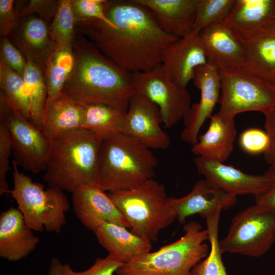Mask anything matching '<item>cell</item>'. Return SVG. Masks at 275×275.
I'll use <instances>...</instances> for the list:
<instances>
[{"mask_svg":"<svg viewBox=\"0 0 275 275\" xmlns=\"http://www.w3.org/2000/svg\"><path fill=\"white\" fill-rule=\"evenodd\" d=\"M236 196L217 187L206 179L199 180L191 190L181 198H168L167 203L180 223L199 214L206 218L219 210L228 209L237 202Z\"/></svg>","mask_w":275,"mask_h":275,"instance_id":"9a60e30c","label":"cell"},{"mask_svg":"<svg viewBox=\"0 0 275 275\" xmlns=\"http://www.w3.org/2000/svg\"><path fill=\"white\" fill-rule=\"evenodd\" d=\"M162 120L158 106L146 97L135 94L126 112L124 132L150 149L164 150L170 144L162 129Z\"/></svg>","mask_w":275,"mask_h":275,"instance_id":"5bb4252c","label":"cell"},{"mask_svg":"<svg viewBox=\"0 0 275 275\" xmlns=\"http://www.w3.org/2000/svg\"><path fill=\"white\" fill-rule=\"evenodd\" d=\"M105 191L95 183L84 185L72 193L76 217L85 227L93 231L105 221L128 228L127 222Z\"/></svg>","mask_w":275,"mask_h":275,"instance_id":"ac0fdd59","label":"cell"},{"mask_svg":"<svg viewBox=\"0 0 275 275\" xmlns=\"http://www.w3.org/2000/svg\"><path fill=\"white\" fill-rule=\"evenodd\" d=\"M194 85L200 90L199 101L192 104L183 118L184 128L181 133L182 141L194 145L199 132L211 114L221 94V80L218 69L209 63L197 67L193 78Z\"/></svg>","mask_w":275,"mask_h":275,"instance_id":"4fadbf2b","label":"cell"},{"mask_svg":"<svg viewBox=\"0 0 275 275\" xmlns=\"http://www.w3.org/2000/svg\"><path fill=\"white\" fill-rule=\"evenodd\" d=\"M39 237L26 225L21 212L13 207L0 215V256L10 261H19L35 250Z\"/></svg>","mask_w":275,"mask_h":275,"instance_id":"44dd1931","label":"cell"},{"mask_svg":"<svg viewBox=\"0 0 275 275\" xmlns=\"http://www.w3.org/2000/svg\"><path fill=\"white\" fill-rule=\"evenodd\" d=\"M26 60V65L23 79L30 104L31 122L42 131L47 98L44 73L32 61Z\"/></svg>","mask_w":275,"mask_h":275,"instance_id":"f1b7e54d","label":"cell"},{"mask_svg":"<svg viewBox=\"0 0 275 275\" xmlns=\"http://www.w3.org/2000/svg\"><path fill=\"white\" fill-rule=\"evenodd\" d=\"M265 116L264 127L269 138L270 144L264 154L270 167L275 168V108Z\"/></svg>","mask_w":275,"mask_h":275,"instance_id":"60d3db41","label":"cell"},{"mask_svg":"<svg viewBox=\"0 0 275 275\" xmlns=\"http://www.w3.org/2000/svg\"><path fill=\"white\" fill-rule=\"evenodd\" d=\"M235 0H199L193 30L199 33L205 28L223 21Z\"/></svg>","mask_w":275,"mask_h":275,"instance_id":"d6a6232c","label":"cell"},{"mask_svg":"<svg viewBox=\"0 0 275 275\" xmlns=\"http://www.w3.org/2000/svg\"><path fill=\"white\" fill-rule=\"evenodd\" d=\"M12 152L10 134L5 124L0 120V195L8 194L7 175L9 169V157Z\"/></svg>","mask_w":275,"mask_h":275,"instance_id":"8d00e7d4","label":"cell"},{"mask_svg":"<svg viewBox=\"0 0 275 275\" xmlns=\"http://www.w3.org/2000/svg\"><path fill=\"white\" fill-rule=\"evenodd\" d=\"M0 97L16 113L31 122L30 104L23 77L2 59H0Z\"/></svg>","mask_w":275,"mask_h":275,"instance_id":"f546056e","label":"cell"},{"mask_svg":"<svg viewBox=\"0 0 275 275\" xmlns=\"http://www.w3.org/2000/svg\"><path fill=\"white\" fill-rule=\"evenodd\" d=\"M59 1L31 0L17 11L20 17L37 13L42 19L52 22L58 7Z\"/></svg>","mask_w":275,"mask_h":275,"instance_id":"74e56055","label":"cell"},{"mask_svg":"<svg viewBox=\"0 0 275 275\" xmlns=\"http://www.w3.org/2000/svg\"><path fill=\"white\" fill-rule=\"evenodd\" d=\"M221 96L218 114L234 119L241 113L257 111L266 115L275 108V86L241 67L218 70Z\"/></svg>","mask_w":275,"mask_h":275,"instance_id":"ba28073f","label":"cell"},{"mask_svg":"<svg viewBox=\"0 0 275 275\" xmlns=\"http://www.w3.org/2000/svg\"><path fill=\"white\" fill-rule=\"evenodd\" d=\"M0 103V120L5 124L10 134L13 160L33 174L44 172L52 140L16 113L2 97Z\"/></svg>","mask_w":275,"mask_h":275,"instance_id":"30bf717a","label":"cell"},{"mask_svg":"<svg viewBox=\"0 0 275 275\" xmlns=\"http://www.w3.org/2000/svg\"><path fill=\"white\" fill-rule=\"evenodd\" d=\"M157 164L151 149L119 133L102 141L97 184L109 192L132 188L152 179Z\"/></svg>","mask_w":275,"mask_h":275,"instance_id":"277c9868","label":"cell"},{"mask_svg":"<svg viewBox=\"0 0 275 275\" xmlns=\"http://www.w3.org/2000/svg\"><path fill=\"white\" fill-rule=\"evenodd\" d=\"M274 241L275 214L255 204L234 216L227 235L219 240V245L223 254L259 257Z\"/></svg>","mask_w":275,"mask_h":275,"instance_id":"9c48e42d","label":"cell"},{"mask_svg":"<svg viewBox=\"0 0 275 275\" xmlns=\"http://www.w3.org/2000/svg\"><path fill=\"white\" fill-rule=\"evenodd\" d=\"M239 143L241 148L246 153L257 154L265 153L269 146L270 140L266 131L251 128L241 133Z\"/></svg>","mask_w":275,"mask_h":275,"instance_id":"d590c367","label":"cell"},{"mask_svg":"<svg viewBox=\"0 0 275 275\" xmlns=\"http://www.w3.org/2000/svg\"><path fill=\"white\" fill-rule=\"evenodd\" d=\"M107 194L130 231L151 242L157 240L160 232L177 219L168 204L165 186L153 178L137 187Z\"/></svg>","mask_w":275,"mask_h":275,"instance_id":"8992f818","label":"cell"},{"mask_svg":"<svg viewBox=\"0 0 275 275\" xmlns=\"http://www.w3.org/2000/svg\"><path fill=\"white\" fill-rule=\"evenodd\" d=\"M85 104L62 92L45 107L42 132L53 140L82 127Z\"/></svg>","mask_w":275,"mask_h":275,"instance_id":"d4e9b609","label":"cell"},{"mask_svg":"<svg viewBox=\"0 0 275 275\" xmlns=\"http://www.w3.org/2000/svg\"><path fill=\"white\" fill-rule=\"evenodd\" d=\"M224 21L243 41L275 30V0H235Z\"/></svg>","mask_w":275,"mask_h":275,"instance_id":"d6986e66","label":"cell"},{"mask_svg":"<svg viewBox=\"0 0 275 275\" xmlns=\"http://www.w3.org/2000/svg\"><path fill=\"white\" fill-rule=\"evenodd\" d=\"M194 162L198 172L217 187L235 195L256 197L266 191L275 181V168L262 175H252L233 167L200 156Z\"/></svg>","mask_w":275,"mask_h":275,"instance_id":"7c38bea8","label":"cell"},{"mask_svg":"<svg viewBox=\"0 0 275 275\" xmlns=\"http://www.w3.org/2000/svg\"><path fill=\"white\" fill-rule=\"evenodd\" d=\"M255 202L275 214V181L264 193L255 197Z\"/></svg>","mask_w":275,"mask_h":275,"instance_id":"b9f144b4","label":"cell"},{"mask_svg":"<svg viewBox=\"0 0 275 275\" xmlns=\"http://www.w3.org/2000/svg\"><path fill=\"white\" fill-rule=\"evenodd\" d=\"M221 211L218 210L205 218L210 249L207 256L192 268L190 275H228L218 238Z\"/></svg>","mask_w":275,"mask_h":275,"instance_id":"4dcf8cb0","label":"cell"},{"mask_svg":"<svg viewBox=\"0 0 275 275\" xmlns=\"http://www.w3.org/2000/svg\"><path fill=\"white\" fill-rule=\"evenodd\" d=\"M93 232L108 255L122 264L128 263L151 250V241L114 222H102Z\"/></svg>","mask_w":275,"mask_h":275,"instance_id":"7402d4cb","label":"cell"},{"mask_svg":"<svg viewBox=\"0 0 275 275\" xmlns=\"http://www.w3.org/2000/svg\"><path fill=\"white\" fill-rule=\"evenodd\" d=\"M161 63L171 79L179 87L186 89L196 68L208 63L198 33L193 31L170 45L164 51Z\"/></svg>","mask_w":275,"mask_h":275,"instance_id":"e0dca14e","label":"cell"},{"mask_svg":"<svg viewBox=\"0 0 275 275\" xmlns=\"http://www.w3.org/2000/svg\"><path fill=\"white\" fill-rule=\"evenodd\" d=\"M0 49L1 59L23 77L26 60L21 51L11 42L7 37L1 38Z\"/></svg>","mask_w":275,"mask_h":275,"instance_id":"f35d334b","label":"cell"},{"mask_svg":"<svg viewBox=\"0 0 275 275\" xmlns=\"http://www.w3.org/2000/svg\"><path fill=\"white\" fill-rule=\"evenodd\" d=\"M13 0H0V36L8 37L18 26L21 18Z\"/></svg>","mask_w":275,"mask_h":275,"instance_id":"ab89813d","label":"cell"},{"mask_svg":"<svg viewBox=\"0 0 275 275\" xmlns=\"http://www.w3.org/2000/svg\"><path fill=\"white\" fill-rule=\"evenodd\" d=\"M123 264L107 255L104 258H98L88 269L74 271L69 263H63L57 257L50 261L48 275H114Z\"/></svg>","mask_w":275,"mask_h":275,"instance_id":"836d02e7","label":"cell"},{"mask_svg":"<svg viewBox=\"0 0 275 275\" xmlns=\"http://www.w3.org/2000/svg\"><path fill=\"white\" fill-rule=\"evenodd\" d=\"M75 24L71 0L59 1L55 16L49 24L51 39L57 45H71L75 33Z\"/></svg>","mask_w":275,"mask_h":275,"instance_id":"1f68e13d","label":"cell"},{"mask_svg":"<svg viewBox=\"0 0 275 275\" xmlns=\"http://www.w3.org/2000/svg\"><path fill=\"white\" fill-rule=\"evenodd\" d=\"M102 141L82 128L53 140L43 180L49 187L71 193L84 185L97 184Z\"/></svg>","mask_w":275,"mask_h":275,"instance_id":"3957f363","label":"cell"},{"mask_svg":"<svg viewBox=\"0 0 275 275\" xmlns=\"http://www.w3.org/2000/svg\"><path fill=\"white\" fill-rule=\"evenodd\" d=\"M72 46L74 64L62 92L84 104H104L127 111L135 94L131 73L76 32Z\"/></svg>","mask_w":275,"mask_h":275,"instance_id":"7a4b0ae2","label":"cell"},{"mask_svg":"<svg viewBox=\"0 0 275 275\" xmlns=\"http://www.w3.org/2000/svg\"><path fill=\"white\" fill-rule=\"evenodd\" d=\"M153 13L159 27L178 38L193 30L199 0H135Z\"/></svg>","mask_w":275,"mask_h":275,"instance_id":"603a6c76","label":"cell"},{"mask_svg":"<svg viewBox=\"0 0 275 275\" xmlns=\"http://www.w3.org/2000/svg\"><path fill=\"white\" fill-rule=\"evenodd\" d=\"M243 41L245 61L241 68L275 86V30Z\"/></svg>","mask_w":275,"mask_h":275,"instance_id":"484cf974","label":"cell"},{"mask_svg":"<svg viewBox=\"0 0 275 275\" xmlns=\"http://www.w3.org/2000/svg\"><path fill=\"white\" fill-rule=\"evenodd\" d=\"M131 75L135 94L158 106L164 127L171 128L184 118L191 106L190 95L171 79L161 63Z\"/></svg>","mask_w":275,"mask_h":275,"instance_id":"8fae6325","label":"cell"},{"mask_svg":"<svg viewBox=\"0 0 275 275\" xmlns=\"http://www.w3.org/2000/svg\"><path fill=\"white\" fill-rule=\"evenodd\" d=\"M13 187L8 194L17 204L26 225L33 231L59 233L66 224L69 202L63 190L57 187L45 189L18 170L13 160Z\"/></svg>","mask_w":275,"mask_h":275,"instance_id":"52a82bcc","label":"cell"},{"mask_svg":"<svg viewBox=\"0 0 275 275\" xmlns=\"http://www.w3.org/2000/svg\"><path fill=\"white\" fill-rule=\"evenodd\" d=\"M179 239L123 264L116 275H190L192 268L209 252L207 229L195 221L185 224Z\"/></svg>","mask_w":275,"mask_h":275,"instance_id":"5b68a950","label":"cell"},{"mask_svg":"<svg viewBox=\"0 0 275 275\" xmlns=\"http://www.w3.org/2000/svg\"><path fill=\"white\" fill-rule=\"evenodd\" d=\"M7 37L26 59L32 61L43 72L57 45L50 37L48 23L34 16L21 19L17 28Z\"/></svg>","mask_w":275,"mask_h":275,"instance_id":"ffe728a7","label":"cell"},{"mask_svg":"<svg viewBox=\"0 0 275 275\" xmlns=\"http://www.w3.org/2000/svg\"><path fill=\"white\" fill-rule=\"evenodd\" d=\"M76 19H96L107 25L116 26L106 17L104 6L106 0H71Z\"/></svg>","mask_w":275,"mask_h":275,"instance_id":"e575fe53","label":"cell"},{"mask_svg":"<svg viewBox=\"0 0 275 275\" xmlns=\"http://www.w3.org/2000/svg\"><path fill=\"white\" fill-rule=\"evenodd\" d=\"M104 10L116 28L96 19H76L75 32L130 73L161 64L165 50L179 39L165 33L152 12L135 0L106 1Z\"/></svg>","mask_w":275,"mask_h":275,"instance_id":"6da1fadb","label":"cell"},{"mask_svg":"<svg viewBox=\"0 0 275 275\" xmlns=\"http://www.w3.org/2000/svg\"><path fill=\"white\" fill-rule=\"evenodd\" d=\"M126 112L104 104H85L81 128L104 140L124 132Z\"/></svg>","mask_w":275,"mask_h":275,"instance_id":"4316f807","label":"cell"},{"mask_svg":"<svg viewBox=\"0 0 275 275\" xmlns=\"http://www.w3.org/2000/svg\"><path fill=\"white\" fill-rule=\"evenodd\" d=\"M208 63L218 70L241 67L245 61L243 41L224 21L208 26L198 33Z\"/></svg>","mask_w":275,"mask_h":275,"instance_id":"2e32d148","label":"cell"},{"mask_svg":"<svg viewBox=\"0 0 275 275\" xmlns=\"http://www.w3.org/2000/svg\"><path fill=\"white\" fill-rule=\"evenodd\" d=\"M74 64L72 44L57 45L49 57L44 71L47 91L45 107L62 92Z\"/></svg>","mask_w":275,"mask_h":275,"instance_id":"83f0119b","label":"cell"},{"mask_svg":"<svg viewBox=\"0 0 275 275\" xmlns=\"http://www.w3.org/2000/svg\"><path fill=\"white\" fill-rule=\"evenodd\" d=\"M236 132L234 119L223 118L217 113L211 117L207 130L199 136L191 151L198 156L224 163L233 150Z\"/></svg>","mask_w":275,"mask_h":275,"instance_id":"cb8c5ba5","label":"cell"}]
</instances>
